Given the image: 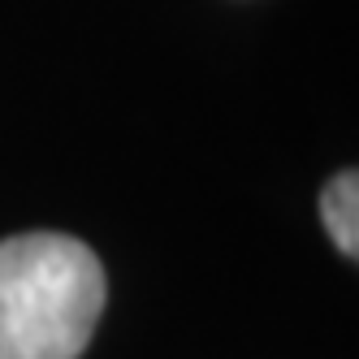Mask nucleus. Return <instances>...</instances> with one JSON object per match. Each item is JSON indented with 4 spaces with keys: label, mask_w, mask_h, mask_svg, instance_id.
<instances>
[{
    "label": "nucleus",
    "mask_w": 359,
    "mask_h": 359,
    "mask_svg": "<svg viewBox=\"0 0 359 359\" xmlns=\"http://www.w3.org/2000/svg\"><path fill=\"white\" fill-rule=\"evenodd\" d=\"M104 269L69 234L0 243V359H79L104 312Z\"/></svg>",
    "instance_id": "nucleus-1"
},
{
    "label": "nucleus",
    "mask_w": 359,
    "mask_h": 359,
    "mask_svg": "<svg viewBox=\"0 0 359 359\" xmlns=\"http://www.w3.org/2000/svg\"><path fill=\"white\" fill-rule=\"evenodd\" d=\"M320 221L329 229L333 247L346 260H355L359 255V177L355 169H342L329 177V187L320 191Z\"/></svg>",
    "instance_id": "nucleus-2"
}]
</instances>
